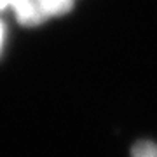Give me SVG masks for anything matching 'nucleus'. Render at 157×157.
Wrapping results in <instances>:
<instances>
[{
	"label": "nucleus",
	"instance_id": "obj_1",
	"mask_svg": "<svg viewBox=\"0 0 157 157\" xmlns=\"http://www.w3.org/2000/svg\"><path fill=\"white\" fill-rule=\"evenodd\" d=\"M73 0H12L11 7L21 25H39L49 17L65 14L72 9Z\"/></svg>",
	"mask_w": 157,
	"mask_h": 157
},
{
	"label": "nucleus",
	"instance_id": "obj_2",
	"mask_svg": "<svg viewBox=\"0 0 157 157\" xmlns=\"http://www.w3.org/2000/svg\"><path fill=\"white\" fill-rule=\"evenodd\" d=\"M133 157H157V145L154 141H138L133 147Z\"/></svg>",
	"mask_w": 157,
	"mask_h": 157
},
{
	"label": "nucleus",
	"instance_id": "obj_3",
	"mask_svg": "<svg viewBox=\"0 0 157 157\" xmlns=\"http://www.w3.org/2000/svg\"><path fill=\"white\" fill-rule=\"evenodd\" d=\"M12 0H0V11H4L6 7H11Z\"/></svg>",
	"mask_w": 157,
	"mask_h": 157
},
{
	"label": "nucleus",
	"instance_id": "obj_4",
	"mask_svg": "<svg viewBox=\"0 0 157 157\" xmlns=\"http://www.w3.org/2000/svg\"><path fill=\"white\" fill-rule=\"evenodd\" d=\"M2 44H4V23L0 21V49H2Z\"/></svg>",
	"mask_w": 157,
	"mask_h": 157
}]
</instances>
